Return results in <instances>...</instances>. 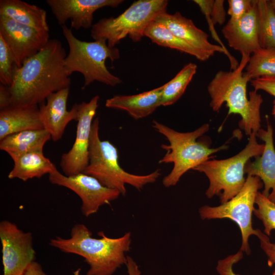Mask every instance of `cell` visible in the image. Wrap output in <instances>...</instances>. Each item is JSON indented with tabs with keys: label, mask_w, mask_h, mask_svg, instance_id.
<instances>
[{
	"label": "cell",
	"mask_w": 275,
	"mask_h": 275,
	"mask_svg": "<svg viewBox=\"0 0 275 275\" xmlns=\"http://www.w3.org/2000/svg\"><path fill=\"white\" fill-rule=\"evenodd\" d=\"M66 56L61 42L51 39L20 67L15 64L9 87L11 106L38 105L51 94L70 88L71 78L64 64Z\"/></svg>",
	"instance_id": "cell-1"
},
{
	"label": "cell",
	"mask_w": 275,
	"mask_h": 275,
	"mask_svg": "<svg viewBox=\"0 0 275 275\" xmlns=\"http://www.w3.org/2000/svg\"><path fill=\"white\" fill-rule=\"evenodd\" d=\"M250 58V55L241 54L237 68L217 71L207 87L212 109L217 112L226 103L228 115H239L241 117L239 126L249 135L253 132L256 134L261 129L260 108L263 101L255 90L249 92V98L247 97V84L251 79L243 71Z\"/></svg>",
	"instance_id": "cell-2"
},
{
	"label": "cell",
	"mask_w": 275,
	"mask_h": 275,
	"mask_svg": "<svg viewBox=\"0 0 275 275\" xmlns=\"http://www.w3.org/2000/svg\"><path fill=\"white\" fill-rule=\"evenodd\" d=\"M100 238L93 237L92 232L82 224L72 228L70 237H56L49 245L66 253L84 258L90 268L87 275H112L123 264H126L125 253L130 248L131 233L116 238H109L101 231Z\"/></svg>",
	"instance_id": "cell-3"
},
{
	"label": "cell",
	"mask_w": 275,
	"mask_h": 275,
	"mask_svg": "<svg viewBox=\"0 0 275 275\" xmlns=\"http://www.w3.org/2000/svg\"><path fill=\"white\" fill-rule=\"evenodd\" d=\"M152 126L169 143V145H161L167 152L159 161L160 163H173L171 171L162 180L163 185L167 187L175 185L186 172L210 159L211 155L228 148L227 145H223L211 148L203 142L197 141L209 130L208 124L187 132L177 131L155 120L153 121Z\"/></svg>",
	"instance_id": "cell-4"
},
{
	"label": "cell",
	"mask_w": 275,
	"mask_h": 275,
	"mask_svg": "<svg viewBox=\"0 0 275 275\" xmlns=\"http://www.w3.org/2000/svg\"><path fill=\"white\" fill-rule=\"evenodd\" d=\"M62 30L69 48L64 60L65 70L69 76L74 72L82 75V89L95 81L112 87L122 82L119 77L109 71L105 65L107 59L113 62L120 58L118 48L109 47L104 39L93 42L80 40L66 25L62 26Z\"/></svg>",
	"instance_id": "cell-5"
},
{
	"label": "cell",
	"mask_w": 275,
	"mask_h": 275,
	"mask_svg": "<svg viewBox=\"0 0 275 275\" xmlns=\"http://www.w3.org/2000/svg\"><path fill=\"white\" fill-rule=\"evenodd\" d=\"M98 118L93 121L89 151V163L82 173L97 179L102 185L118 190L121 195L126 193V184L140 190L146 185L155 182L160 176V169L146 175L129 173L119 164L117 148L108 141L101 140Z\"/></svg>",
	"instance_id": "cell-6"
},
{
	"label": "cell",
	"mask_w": 275,
	"mask_h": 275,
	"mask_svg": "<svg viewBox=\"0 0 275 275\" xmlns=\"http://www.w3.org/2000/svg\"><path fill=\"white\" fill-rule=\"evenodd\" d=\"M256 136L255 133H252L244 148L236 155L222 160L209 159L194 169L203 173L209 179V185L205 193L208 198L217 195L222 204L241 190L246 181V164L251 158L261 155L264 151V144L258 143Z\"/></svg>",
	"instance_id": "cell-7"
},
{
	"label": "cell",
	"mask_w": 275,
	"mask_h": 275,
	"mask_svg": "<svg viewBox=\"0 0 275 275\" xmlns=\"http://www.w3.org/2000/svg\"><path fill=\"white\" fill-rule=\"evenodd\" d=\"M168 4L167 0L135 1L117 17L103 18L94 24L91 37L95 40L105 39L111 47L127 36L134 42H139L149 24L167 12Z\"/></svg>",
	"instance_id": "cell-8"
},
{
	"label": "cell",
	"mask_w": 275,
	"mask_h": 275,
	"mask_svg": "<svg viewBox=\"0 0 275 275\" xmlns=\"http://www.w3.org/2000/svg\"><path fill=\"white\" fill-rule=\"evenodd\" d=\"M263 184L261 179L254 176L248 175L241 190L228 201L217 206H203L199 212L202 220L228 218L234 221L239 227L242 237L240 251L249 255L251 250L249 238L258 235V229L253 227L252 214L258 190Z\"/></svg>",
	"instance_id": "cell-9"
},
{
	"label": "cell",
	"mask_w": 275,
	"mask_h": 275,
	"mask_svg": "<svg viewBox=\"0 0 275 275\" xmlns=\"http://www.w3.org/2000/svg\"><path fill=\"white\" fill-rule=\"evenodd\" d=\"M3 275H22L35 261L31 232H25L8 220L0 223Z\"/></svg>",
	"instance_id": "cell-10"
},
{
	"label": "cell",
	"mask_w": 275,
	"mask_h": 275,
	"mask_svg": "<svg viewBox=\"0 0 275 275\" xmlns=\"http://www.w3.org/2000/svg\"><path fill=\"white\" fill-rule=\"evenodd\" d=\"M49 180L51 183L65 187L77 194L81 200V212L86 217L121 195L118 190L104 186L95 178L84 173L67 176L57 170L49 175Z\"/></svg>",
	"instance_id": "cell-11"
},
{
	"label": "cell",
	"mask_w": 275,
	"mask_h": 275,
	"mask_svg": "<svg viewBox=\"0 0 275 275\" xmlns=\"http://www.w3.org/2000/svg\"><path fill=\"white\" fill-rule=\"evenodd\" d=\"M99 96L78 104L75 140L70 150L63 154L60 166L67 176L82 173L89 163V151L93 118L98 106Z\"/></svg>",
	"instance_id": "cell-12"
},
{
	"label": "cell",
	"mask_w": 275,
	"mask_h": 275,
	"mask_svg": "<svg viewBox=\"0 0 275 275\" xmlns=\"http://www.w3.org/2000/svg\"><path fill=\"white\" fill-rule=\"evenodd\" d=\"M0 35L9 47L18 67L43 48L50 39L48 31L20 23L3 16H0Z\"/></svg>",
	"instance_id": "cell-13"
},
{
	"label": "cell",
	"mask_w": 275,
	"mask_h": 275,
	"mask_svg": "<svg viewBox=\"0 0 275 275\" xmlns=\"http://www.w3.org/2000/svg\"><path fill=\"white\" fill-rule=\"evenodd\" d=\"M122 0H47L59 24L65 25L71 20V29L78 30L93 26V15L97 10L105 7L115 8Z\"/></svg>",
	"instance_id": "cell-14"
},
{
	"label": "cell",
	"mask_w": 275,
	"mask_h": 275,
	"mask_svg": "<svg viewBox=\"0 0 275 275\" xmlns=\"http://www.w3.org/2000/svg\"><path fill=\"white\" fill-rule=\"evenodd\" d=\"M155 20L164 24L176 36L210 57L214 56L215 52L225 53L229 60L231 70L238 67V61L229 51L219 45L210 43L208 35L197 28L191 19L182 16L180 12L171 14L166 12L160 14Z\"/></svg>",
	"instance_id": "cell-15"
},
{
	"label": "cell",
	"mask_w": 275,
	"mask_h": 275,
	"mask_svg": "<svg viewBox=\"0 0 275 275\" xmlns=\"http://www.w3.org/2000/svg\"><path fill=\"white\" fill-rule=\"evenodd\" d=\"M70 88L62 89L49 95L46 102L40 104L39 116L43 128L47 130L54 142L63 136L68 124L77 120L78 103H75L70 111L67 103Z\"/></svg>",
	"instance_id": "cell-16"
},
{
	"label": "cell",
	"mask_w": 275,
	"mask_h": 275,
	"mask_svg": "<svg viewBox=\"0 0 275 275\" xmlns=\"http://www.w3.org/2000/svg\"><path fill=\"white\" fill-rule=\"evenodd\" d=\"M257 0L242 18L229 20L222 30L229 46L241 54L251 55L261 48L259 41Z\"/></svg>",
	"instance_id": "cell-17"
},
{
	"label": "cell",
	"mask_w": 275,
	"mask_h": 275,
	"mask_svg": "<svg viewBox=\"0 0 275 275\" xmlns=\"http://www.w3.org/2000/svg\"><path fill=\"white\" fill-rule=\"evenodd\" d=\"M264 142L262 154L255 157L253 161L246 164L244 172L248 175L259 177L264 185L262 194L275 203V148L273 142V130L267 122L266 130L260 129L256 134Z\"/></svg>",
	"instance_id": "cell-18"
},
{
	"label": "cell",
	"mask_w": 275,
	"mask_h": 275,
	"mask_svg": "<svg viewBox=\"0 0 275 275\" xmlns=\"http://www.w3.org/2000/svg\"><path fill=\"white\" fill-rule=\"evenodd\" d=\"M164 85L151 90L132 95H115L106 99L105 106L126 112L135 120L147 117L161 106Z\"/></svg>",
	"instance_id": "cell-19"
},
{
	"label": "cell",
	"mask_w": 275,
	"mask_h": 275,
	"mask_svg": "<svg viewBox=\"0 0 275 275\" xmlns=\"http://www.w3.org/2000/svg\"><path fill=\"white\" fill-rule=\"evenodd\" d=\"M42 129L38 105L11 106L0 111V140L22 131Z\"/></svg>",
	"instance_id": "cell-20"
},
{
	"label": "cell",
	"mask_w": 275,
	"mask_h": 275,
	"mask_svg": "<svg viewBox=\"0 0 275 275\" xmlns=\"http://www.w3.org/2000/svg\"><path fill=\"white\" fill-rule=\"evenodd\" d=\"M0 16L38 30L49 31L46 11L20 0H1Z\"/></svg>",
	"instance_id": "cell-21"
},
{
	"label": "cell",
	"mask_w": 275,
	"mask_h": 275,
	"mask_svg": "<svg viewBox=\"0 0 275 275\" xmlns=\"http://www.w3.org/2000/svg\"><path fill=\"white\" fill-rule=\"evenodd\" d=\"M50 139V134L44 129L22 131L1 140L0 149L13 158L29 152H43Z\"/></svg>",
	"instance_id": "cell-22"
},
{
	"label": "cell",
	"mask_w": 275,
	"mask_h": 275,
	"mask_svg": "<svg viewBox=\"0 0 275 275\" xmlns=\"http://www.w3.org/2000/svg\"><path fill=\"white\" fill-rule=\"evenodd\" d=\"M12 159L14 165L8 175L10 179L17 178L26 181L34 178H40L58 170L56 166L41 151L27 153Z\"/></svg>",
	"instance_id": "cell-23"
},
{
	"label": "cell",
	"mask_w": 275,
	"mask_h": 275,
	"mask_svg": "<svg viewBox=\"0 0 275 275\" xmlns=\"http://www.w3.org/2000/svg\"><path fill=\"white\" fill-rule=\"evenodd\" d=\"M144 36L159 46L190 54L201 61H207L210 58L176 36L164 24L155 19L146 28Z\"/></svg>",
	"instance_id": "cell-24"
},
{
	"label": "cell",
	"mask_w": 275,
	"mask_h": 275,
	"mask_svg": "<svg viewBox=\"0 0 275 275\" xmlns=\"http://www.w3.org/2000/svg\"><path fill=\"white\" fill-rule=\"evenodd\" d=\"M259 41L261 48H275V10L271 1L257 0Z\"/></svg>",
	"instance_id": "cell-25"
},
{
	"label": "cell",
	"mask_w": 275,
	"mask_h": 275,
	"mask_svg": "<svg viewBox=\"0 0 275 275\" xmlns=\"http://www.w3.org/2000/svg\"><path fill=\"white\" fill-rule=\"evenodd\" d=\"M197 66L193 63L185 65L167 83L164 84L161 106H169L175 103L183 94L187 87L196 73Z\"/></svg>",
	"instance_id": "cell-26"
},
{
	"label": "cell",
	"mask_w": 275,
	"mask_h": 275,
	"mask_svg": "<svg viewBox=\"0 0 275 275\" xmlns=\"http://www.w3.org/2000/svg\"><path fill=\"white\" fill-rule=\"evenodd\" d=\"M245 72L251 80L275 76V48H261L253 53Z\"/></svg>",
	"instance_id": "cell-27"
},
{
	"label": "cell",
	"mask_w": 275,
	"mask_h": 275,
	"mask_svg": "<svg viewBox=\"0 0 275 275\" xmlns=\"http://www.w3.org/2000/svg\"><path fill=\"white\" fill-rule=\"evenodd\" d=\"M255 204L257 208L255 209L254 214L262 222L265 234L270 236L272 230H275V203L258 191Z\"/></svg>",
	"instance_id": "cell-28"
},
{
	"label": "cell",
	"mask_w": 275,
	"mask_h": 275,
	"mask_svg": "<svg viewBox=\"0 0 275 275\" xmlns=\"http://www.w3.org/2000/svg\"><path fill=\"white\" fill-rule=\"evenodd\" d=\"M15 64L13 56L8 45L0 35V81L10 87L13 82V71Z\"/></svg>",
	"instance_id": "cell-29"
},
{
	"label": "cell",
	"mask_w": 275,
	"mask_h": 275,
	"mask_svg": "<svg viewBox=\"0 0 275 275\" xmlns=\"http://www.w3.org/2000/svg\"><path fill=\"white\" fill-rule=\"evenodd\" d=\"M228 14L231 21H237L242 18L252 8L255 0H228Z\"/></svg>",
	"instance_id": "cell-30"
},
{
	"label": "cell",
	"mask_w": 275,
	"mask_h": 275,
	"mask_svg": "<svg viewBox=\"0 0 275 275\" xmlns=\"http://www.w3.org/2000/svg\"><path fill=\"white\" fill-rule=\"evenodd\" d=\"M243 252L239 251L217 261L216 270L219 275H240L233 270V266L243 258Z\"/></svg>",
	"instance_id": "cell-31"
},
{
	"label": "cell",
	"mask_w": 275,
	"mask_h": 275,
	"mask_svg": "<svg viewBox=\"0 0 275 275\" xmlns=\"http://www.w3.org/2000/svg\"><path fill=\"white\" fill-rule=\"evenodd\" d=\"M257 236L260 240L261 248L267 257L268 265H275V243L271 242L268 236L259 229Z\"/></svg>",
	"instance_id": "cell-32"
},
{
	"label": "cell",
	"mask_w": 275,
	"mask_h": 275,
	"mask_svg": "<svg viewBox=\"0 0 275 275\" xmlns=\"http://www.w3.org/2000/svg\"><path fill=\"white\" fill-rule=\"evenodd\" d=\"M250 82L254 90H262L275 97V76L255 78Z\"/></svg>",
	"instance_id": "cell-33"
},
{
	"label": "cell",
	"mask_w": 275,
	"mask_h": 275,
	"mask_svg": "<svg viewBox=\"0 0 275 275\" xmlns=\"http://www.w3.org/2000/svg\"><path fill=\"white\" fill-rule=\"evenodd\" d=\"M11 106V93L9 87L0 84V110Z\"/></svg>",
	"instance_id": "cell-34"
},
{
	"label": "cell",
	"mask_w": 275,
	"mask_h": 275,
	"mask_svg": "<svg viewBox=\"0 0 275 275\" xmlns=\"http://www.w3.org/2000/svg\"><path fill=\"white\" fill-rule=\"evenodd\" d=\"M22 275H46L42 269L41 265L34 261Z\"/></svg>",
	"instance_id": "cell-35"
},
{
	"label": "cell",
	"mask_w": 275,
	"mask_h": 275,
	"mask_svg": "<svg viewBox=\"0 0 275 275\" xmlns=\"http://www.w3.org/2000/svg\"><path fill=\"white\" fill-rule=\"evenodd\" d=\"M126 265L128 275H141V271L138 265L131 257L127 256Z\"/></svg>",
	"instance_id": "cell-36"
},
{
	"label": "cell",
	"mask_w": 275,
	"mask_h": 275,
	"mask_svg": "<svg viewBox=\"0 0 275 275\" xmlns=\"http://www.w3.org/2000/svg\"><path fill=\"white\" fill-rule=\"evenodd\" d=\"M272 114L275 117V100L273 102V109H272Z\"/></svg>",
	"instance_id": "cell-37"
},
{
	"label": "cell",
	"mask_w": 275,
	"mask_h": 275,
	"mask_svg": "<svg viewBox=\"0 0 275 275\" xmlns=\"http://www.w3.org/2000/svg\"><path fill=\"white\" fill-rule=\"evenodd\" d=\"M271 1L275 10V0H271Z\"/></svg>",
	"instance_id": "cell-38"
},
{
	"label": "cell",
	"mask_w": 275,
	"mask_h": 275,
	"mask_svg": "<svg viewBox=\"0 0 275 275\" xmlns=\"http://www.w3.org/2000/svg\"><path fill=\"white\" fill-rule=\"evenodd\" d=\"M271 275H275V269H274L273 271L272 272V273Z\"/></svg>",
	"instance_id": "cell-39"
}]
</instances>
